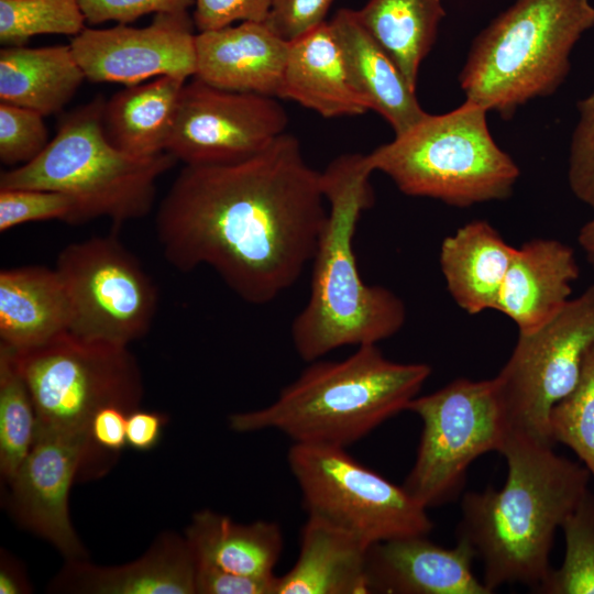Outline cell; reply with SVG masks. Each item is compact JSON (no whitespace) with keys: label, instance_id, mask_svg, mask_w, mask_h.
Returning a JSON list of instances; mask_svg holds the SVG:
<instances>
[{"label":"cell","instance_id":"obj_1","mask_svg":"<svg viewBox=\"0 0 594 594\" xmlns=\"http://www.w3.org/2000/svg\"><path fill=\"white\" fill-rule=\"evenodd\" d=\"M329 215L321 172L289 133L246 160L184 165L155 231L179 272L211 267L241 299L273 301L311 263Z\"/></svg>","mask_w":594,"mask_h":594},{"label":"cell","instance_id":"obj_2","mask_svg":"<svg viewBox=\"0 0 594 594\" xmlns=\"http://www.w3.org/2000/svg\"><path fill=\"white\" fill-rule=\"evenodd\" d=\"M499 453L507 464L503 487L463 494L457 536L482 562L492 593L513 584L535 592L552 569L557 530L590 488L591 474L553 444L516 430Z\"/></svg>","mask_w":594,"mask_h":594},{"label":"cell","instance_id":"obj_3","mask_svg":"<svg viewBox=\"0 0 594 594\" xmlns=\"http://www.w3.org/2000/svg\"><path fill=\"white\" fill-rule=\"evenodd\" d=\"M366 154H343L323 172L329 215L311 261L310 294L290 336L306 362L346 346L377 344L405 324L406 306L391 289L364 283L353 239L364 210L374 204Z\"/></svg>","mask_w":594,"mask_h":594},{"label":"cell","instance_id":"obj_4","mask_svg":"<svg viewBox=\"0 0 594 594\" xmlns=\"http://www.w3.org/2000/svg\"><path fill=\"white\" fill-rule=\"evenodd\" d=\"M431 374L387 359L377 344L340 361L316 360L270 405L229 416L235 432L278 431L293 443L346 448L400 411Z\"/></svg>","mask_w":594,"mask_h":594},{"label":"cell","instance_id":"obj_5","mask_svg":"<svg viewBox=\"0 0 594 594\" xmlns=\"http://www.w3.org/2000/svg\"><path fill=\"white\" fill-rule=\"evenodd\" d=\"M105 103V97L97 95L65 113L36 158L1 173L0 188L65 194L75 205V224L108 218L121 226L146 217L157 180L177 160L168 152L138 157L114 147L103 130Z\"/></svg>","mask_w":594,"mask_h":594},{"label":"cell","instance_id":"obj_6","mask_svg":"<svg viewBox=\"0 0 594 594\" xmlns=\"http://www.w3.org/2000/svg\"><path fill=\"white\" fill-rule=\"evenodd\" d=\"M593 26L590 0H515L472 43L459 76L465 99L510 118L553 94L574 45Z\"/></svg>","mask_w":594,"mask_h":594},{"label":"cell","instance_id":"obj_7","mask_svg":"<svg viewBox=\"0 0 594 594\" xmlns=\"http://www.w3.org/2000/svg\"><path fill=\"white\" fill-rule=\"evenodd\" d=\"M481 105L466 100L429 114L367 155L373 172L387 175L407 196L468 208L508 198L519 168L490 133Z\"/></svg>","mask_w":594,"mask_h":594},{"label":"cell","instance_id":"obj_8","mask_svg":"<svg viewBox=\"0 0 594 594\" xmlns=\"http://www.w3.org/2000/svg\"><path fill=\"white\" fill-rule=\"evenodd\" d=\"M14 354L33 400L35 431L90 439L92 417L102 407L119 406L129 413L139 408L142 377L127 345L67 331Z\"/></svg>","mask_w":594,"mask_h":594},{"label":"cell","instance_id":"obj_9","mask_svg":"<svg viewBox=\"0 0 594 594\" xmlns=\"http://www.w3.org/2000/svg\"><path fill=\"white\" fill-rule=\"evenodd\" d=\"M407 410L422 424L417 454L403 486L426 508L454 501L470 465L503 449L510 426L493 378H457L415 397Z\"/></svg>","mask_w":594,"mask_h":594},{"label":"cell","instance_id":"obj_10","mask_svg":"<svg viewBox=\"0 0 594 594\" xmlns=\"http://www.w3.org/2000/svg\"><path fill=\"white\" fill-rule=\"evenodd\" d=\"M288 468L308 517L352 535L367 546L429 535L428 508L405 487L353 459L345 448L293 443Z\"/></svg>","mask_w":594,"mask_h":594},{"label":"cell","instance_id":"obj_11","mask_svg":"<svg viewBox=\"0 0 594 594\" xmlns=\"http://www.w3.org/2000/svg\"><path fill=\"white\" fill-rule=\"evenodd\" d=\"M55 270L70 301V333L128 346L148 332L157 310V288L117 235L66 245Z\"/></svg>","mask_w":594,"mask_h":594},{"label":"cell","instance_id":"obj_12","mask_svg":"<svg viewBox=\"0 0 594 594\" xmlns=\"http://www.w3.org/2000/svg\"><path fill=\"white\" fill-rule=\"evenodd\" d=\"M593 343L594 284L542 327L518 334L494 377L510 430L553 444L548 433L550 410L575 386Z\"/></svg>","mask_w":594,"mask_h":594},{"label":"cell","instance_id":"obj_13","mask_svg":"<svg viewBox=\"0 0 594 594\" xmlns=\"http://www.w3.org/2000/svg\"><path fill=\"white\" fill-rule=\"evenodd\" d=\"M276 98L186 81L166 152L184 165H222L252 157L285 133Z\"/></svg>","mask_w":594,"mask_h":594},{"label":"cell","instance_id":"obj_14","mask_svg":"<svg viewBox=\"0 0 594 594\" xmlns=\"http://www.w3.org/2000/svg\"><path fill=\"white\" fill-rule=\"evenodd\" d=\"M195 23L188 10L154 14L144 28H85L70 41L86 79L140 84L151 77L196 74Z\"/></svg>","mask_w":594,"mask_h":594},{"label":"cell","instance_id":"obj_15","mask_svg":"<svg viewBox=\"0 0 594 594\" xmlns=\"http://www.w3.org/2000/svg\"><path fill=\"white\" fill-rule=\"evenodd\" d=\"M102 457L87 437L35 431L32 448L10 482L20 520L68 560L85 557L68 514L69 490L85 466Z\"/></svg>","mask_w":594,"mask_h":594},{"label":"cell","instance_id":"obj_16","mask_svg":"<svg viewBox=\"0 0 594 594\" xmlns=\"http://www.w3.org/2000/svg\"><path fill=\"white\" fill-rule=\"evenodd\" d=\"M473 550L463 541L447 548L428 535L374 543L367 552L371 593L383 594H491L475 576Z\"/></svg>","mask_w":594,"mask_h":594},{"label":"cell","instance_id":"obj_17","mask_svg":"<svg viewBox=\"0 0 594 594\" xmlns=\"http://www.w3.org/2000/svg\"><path fill=\"white\" fill-rule=\"evenodd\" d=\"M288 48L265 21L198 32L194 77L221 89L279 98Z\"/></svg>","mask_w":594,"mask_h":594},{"label":"cell","instance_id":"obj_18","mask_svg":"<svg viewBox=\"0 0 594 594\" xmlns=\"http://www.w3.org/2000/svg\"><path fill=\"white\" fill-rule=\"evenodd\" d=\"M579 275L570 245L556 239H532L516 248L495 310L516 324L518 334L530 333L556 317L572 298V285Z\"/></svg>","mask_w":594,"mask_h":594},{"label":"cell","instance_id":"obj_19","mask_svg":"<svg viewBox=\"0 0 594 594\" xmlns=\"http://www.w3.org/2000/svg\"><path fill=\"white\" fill-rule=\"evenodd\" d=\"M196 557L186 539L164 535L134 562L96 566L68 560L56 590L90 594H196Z\"/></svg>","mask_w":594,"mask_h":594},{"label":"cell","instance_id":"obj_20","mask_svg":"<svg viewBox=\"0 0 594 594\" xmlns=\"http://www.w3.org/2000/svg\"><path fill=\"white\" fill-rule=\"evenodd\" d=\"M353 88L370 110L402 134L427 116L402 72L359 21L355 10L340 9L329 22Z\"/></svg>","mask_w":594,"mask_h":594},{"label":"cell","instance_id":"obj_21","mask_svg":"<svg viewBox=\"0 0 594 594\" xmlns=\"http://www.w3.org/2000/svg\"><path fill=\"white\" fill-rule=\"evenodd\" d=\"M72 308L54 268L21 266L0 272V343L22 352L69 331Z\"/></svg>","mask_w":594,"mask_h":594},{"label":"cell","instance_id":"obj_22","mask_svg":"<svg viewBox=\"0 0 594 594\" xmlns=\"http://www.w3.org/2000/svg\"><path fill=\"white\" fill-rule=\"evenodd\" d=\"M279 98L323 118L359 116L370 109L353 88L329 22L289 42Z\"/></svg>","mask_w":594,"mask_h":594},{"label":"cell","instance_id":"obj_23","mask_svg":"<svg viewBox=\"0 0 594 594\" xmlns=\"http://www.w3.org/2000/svg\"><path fill=\"white\" fill-rule=\"evenodd\" d=\"M516 248L486 220H473L446 237L439 264L447 289L466 314L496 309Z\"/></svg>","mask_w":594,"mask_h":594},{"label":"cell","instance_id":"obj_24","mask_svg":"<svg viewBox=\"0 0 594 594\" xmlns=\"http://www.w3.org/2000/svg\"><path fill=\"white\" fill-rule=\"evenodd\" d=\"M369 549L352 535L308 517L298 558L276 578L275 594H370Z\"/></svg>","mask_w":594,"mask_h":594},{"label":"cell","instance_id":"obj_25","mask_svg":"<svg viewBox=\"0 0 594 594\" xmlns=\"http://www.w3.org/2000/svg\"><path fill=\"white\" fill-rule=\"evenodd\" d=\"M186 81L161 76L117 91L103 108V130L109 142L138 157L166 152Z\"/></svg>","mask_w":594,"mask_h":594},{"label":"cell","instance_id":"obj_26","mask_svg":"<svg viewBox=\"0 0 594 594\" xmlns=\"http://www.w3.org/2000/svg\"><path fill=\"white\" fill-rule=\"evenodd\" d=\"M86 76L69 45L4 46L0 51V102L42 116L61 112Z\"/></svg>","mask_w":594,"mask_h":594},{"label":"cell","instance_id":"obj_27","mask_svg":"<svg viewBox=\"0 0 594 594\" xmlns=\"http://www.w3.org/2000/svg\"><path fill=\"white\" fill-rule=\"evenodd\" d=\"M185 537L197 563L251 576H273L283 549L276 522L238 524L210 509L194 514Z\"/></svg>","mask_w":594,"mask_h":594},{"label":"cell","instance_id":"obj_28","mask_svg":"<svg viewBox=\"0 0 594 594\" xmlns=\"http://www.w3.org/2000/svg\"><path fill=\"white\" fill-rule=\"evenodd\" d=\"M370 35L416 90L421 62L430 52L446 11L440 0H369L355 11Z\"/></svg>","mask_w":594,"mask_h":594},{"label":"cell","instance_id":"obj_29","mask_svg":"<svg viewBox=\"0 0 594 594\" xmlns=\"http://www.w3.org/2000/svg\"><path fill=\"white\" fill-rule=\"evenodd\" d=\"M36 415L14 351L0 343V472L10 483L35 437Z\"/></svg>","mask_w":594,"mask_h":594},{"label":"cell","instance_id":"obj_30","mask_svg":"<svg viewBox=\"0 0 594 594\" xmlns=\"http://www.w3.org/2000/svg\"><path fill=\"white\" fill-rule=\"evenodd\" d=\"M565 551L535 590L541 594H594V493L588 488L561 526Z\"/></svg>","mask_w":594,"mask_h":594},{"label":"cell","instance_id":"obj_31","mask_svg":"<svg viewBox=\"0 0 594 594\" xmlns=\"http://www.w3.org/2000/svg\"><path fill=\"white\" fill-rule=\"evenodd\" d=\"M550 441L571 449L594 483V343L587 350L573 389L550 410Z\"/></svg>","mask_w":594,"mask_h":594},{"label":"cell","instance_id":"obj_32","mask_svg":"<svg viewBox=\"0 0 594 594\" xmlns=\"http://www.w3.org/2000/svg\"><path fill=\"white\" fill-rule=\"evenodd\" d=\"M78 0H0V42L24 45L41 34L78 35L86 28Z\"/></svg>","mask_w":594,"mask_h":594},{"label":"cell","instance_id":"obj_33","mask_svg":"<svg viewBox=\"0 0 594 594\" xmlns=\"http://www.w3.org/2000/svg\"><path fill=\"white\" fill-rule=\"evenodd\" d=\"M44 116L0 102V161L21 166L36 158L50 143Z\"/></svg>","mask_w":594,"mask_h":594},{"label":"cell","instance_id":"obj_34","mask_svg":"<svg viewBox=\"0 0 594 594\" xmlns=\"http://www.w3.org/2000/svg\"><path fill=\"white\" fill-rule=\"evenodd\" d=\"M75 205L65 194L34 188H0V231L35 221L74 223Z\"/></svg>","mask_w":594,"mask_h":594},{"label":"cell","instance_id":"obj_35","mask_svg":"<svg viewBox=\"0 0 594 594\" xmlns=\"http://www.w3.org/2000/svg\"><path fill=\"white\" fill-rule=\"evenodd\" d=\"M578 112L570 143L568 182L573 195L594 212V90L578 102Z\"/></svg>","mask_w":594,"mask_h":594},{"label":"cell","instance_id":"obj_36","mask_svg":"<svg viewBox=\"0 0 594 594\" xmlns=\"http://www.w3.org/2000/svg\"><path fill=\"white\" fill-rule=\"evenodd\" d=\"M87 23L129 24L146 14L185 11L195 0H78Z\"/></svg>","mask_w":594,"mask_h":594},{"label":"cell","instance_id":"obj_37","mask_svg":"<svg viewBox=\"0 0 594 594\" xmlns=\"http://www.w3.org/2000/svg\"><path fill=\"white\" fill-rule=\"evenodd\" d=\"M274 0H195L193 20L198 32L217 30L234 22H264Z\"/></svg>","mask_w":594,"mask_h":594},{"label":"cell","instance_id":"obj_38","mask_svg":"<svg viewBox=\"0 0 594 594\" xmlns=\"http://www.w3.org/2000/svg\"><path fill=\"white\" fill-rule=\"evenodd\" d=\"M333 0H274L267 25L290 42L324 22Z\"/></svg>","mask_w":594,"mask_h":594},{"label":"cell","instance_id":"obj_39","mask_svg":"<svg viewBox=\"0 0 594 594\" xmlns=\"http://www.w3.org/2000/svg\"><path fill=\"white\" fill-rule=\"evenodd\" d=\"M276 578L243 575L197 563L196 594H275Z\"/></svg>","mask_w":594,"mask_h":594},{"label":"cell","instance_id":"obj_40","mask_svg":"<svg viewBox=\"0 0 594 594\" xmlns=\"http://www.w3.org/2000/svg\"><path fill=\"white\" fill-rule=\"evenodd\" d=\"M129 411L119 406H106L92 417L89 435L94 447L105 454H118L127 446Z\"/></svg>","mask_w":594,"mask_h":594},{"label":"cell","instance_id":"obj_41","mask_svg":"<svg viewBox=\"0 0 594 594\" xmlns=\"http://www.w3.org/2000/svg\"><path fill=\"white\" fill-rule=\"evenodd\" d=\"M164 414L135 408L128 414L127 446L134 450L153 449L161 439L166 424Z\"/></svg>","mask_w":594,"mask_h":594},{"label":"cell","instance_id":"obj_42","mask_svg":"<svg viewBox=\"0 0 594 594\" xmlns=\"http://www.w3.org/2000/svg\"><path fill=\"white\" fill-rule=\"evenodd\" d=\"M29 586L16 569L8 561H2L0 569V594L29 593Z\"/></svg>","mask_w":594,"mask_h":594},{"label":"cell","instance_id":"obj_43","mask_svg":"<svg viewBox=\"0 0 594 594\" xmlns=\"http://www.w3.org/2000/svg\"><path fill=\"white\" fill-rule=\"evenodd\" d=\"M578 242L584 252L587 263L594 271V217L580 229Z\"/></svg>","mask_w":594,"mask_h":594}]
</instances>
